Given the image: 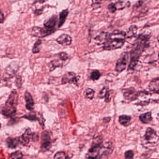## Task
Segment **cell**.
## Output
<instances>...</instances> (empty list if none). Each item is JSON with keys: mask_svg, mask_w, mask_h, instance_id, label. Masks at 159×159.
<instances>
[{"mask_svg": "<svg viewBox=\"0 0 159 159\" xmlns=\"http://www.w3.org/2000/svg\"><path fill=\"white\" fill-rule=\"evenodd\" d=\"M68 58V55L65 52H62L56 54L55 59L51 61L49 64L50 71H53L57 68L63 66Z\"/></svg>", "mask_w": 159, "mask_h": 159, "instance_id": "5", "label": "cell"}, {"mask_svg": "<svg viewBox=\"0 0 159 159\" xmlns=\"http://www.w3.org/2000/svg\"><path fill=\"white\" fill-rule=\"evenodd\" d=\"M131 117L130 116H126V115H122L119 117V123L125 127L128 126L130 123Z\"/></svg>", "mask_w": 159, "mask_h": 159, "instance_id": "23", "label": "cell"}, {"mask_svg": "<svg viewBox=\"0 0 159 159\" xmlns=\"http://www.w3.org/2000/svg\"><path fill=\"white\" fill-rule=\"evenodd\" d=\"M25 99L26 102V108L28 110H32L34 108V102L31 94L27 91L25 94Z\"/></svg>", "mask_w": 159, "mask_h": 159, "instance_id": "15", "label": "cell"}, {"mask_svg": "<svg viewBox=\"0 0 159 159\" xmlns=\"http://www.w3.org/2000/svg\"><path fill=\"white\" fill-rule=\"evenodd\" d=\"M119 1H124V0H119Z\"/></svg>", "mask_w": 159, "mask_h": 159, "instance_id": "40", "label": "cell"}, {"mask_svg": "<svg viewBox=\"0 0 159 159\" xmlns=\"http://www.w3.org/2000/svg\"><path fill=\"white\" fill-rule=\"evenodd\" d=\"M41 149L43 151H46L51 146V141L48 131L43 132L41 136Z\"/></svg>", "mask_w": 159, "mask_h": 159, "instance_id": "9", "label": "cell"}, {"mask_svg": "<svg viewBox=\"0 0 159 159\" xmlns=\"http://www.w3.org/2000/svg\"><path fill=\"white\" fill-rule=\"evenodd\" d=\"M18 94L16 90H13L6 101L3 107L2 113L6 116L10 117L14 115L17 111Z\"/></svg>", "mask_w": 159, "mask_h": 159, "instance_id": "3", "label": "cell"}, {"mask_svg": "<svg viewBox=\"0 0 159 159\" xmlns=\"http://www.w3.org/2000/svg\"><path fill=\"white\" fill-rule=\"evenodd\" d=\"M108 92V88L106 87H104L99 92V94H98V97L100 99L104 98L107 95Z\"/></svg>", "mask_w": 159, "mask_h": 159, "instance_id": "29", "label": "cell"}, {"mask_svg": "<svg viewBox=\"0 0 159 159\" xmlns=\"http://www.w3.org/2000/svg\"><path fill=\"white\" fill-rule=\"evenodd\" d=\"M144 138L147 142L154 144L157 142L159 140V137L156 134V131L153 128H149L146 129Z\"/></svg>", "mask_w": 159, "mask_h": 159, "instance_id": "11", "label": "cell"}, {"mask_svg": "<svg viewBox=\"0 0 159 159\" xmlns=\"http://www.w3.org/2000/svg\"><path fill=\"white\" fill-rule=\"evenodd\" d=\"M84 94L85 97L89 100H93L94 96V90L91 88H87L85 91Z\"/></svg>", "mask_w": 159, "mask_h": 159, "instance_id": "25", "label": "cell"}, {"mask_svg": "<svg viewBox=\"0 0 159 159\" xmlns=\"http://www.w3.org/2000/svg\"><path fill=\"white\" fill-rule=\"evenodd\" d=\"M139 94L134 88H128L126 89L124 93V96L125 99L129 101H134L136 100L139 96Z\"/></svg>", "mask_w": 159, "mask_h": 159, "instance_id": "14", "label": "cell"}, {"mask_svg": "<svg viewBox=\"0 0 159 159\" xmlns=\"http://www.w3.org/2000/svg\"><path fill=\"white\" fill-rule=\"evenodd\" d=\"M103 0H92V7L94 9H97L100 7Z\"/></svg>", "mask_w": 159, "mask_h": 159, "instance_id": "31", "label": "cell"}, {"mask_svg": "<svg viewBox=\"0 0 159 159\" xmlns=\"http://www.w3.org/2000/svg\"><path fill=\"white\" fill-rule=\"evenodd\" d=\"M158 56H159V54H158Z\"/></svg>", "mask_w": 159, "mask_h": 159, "instance_id": "42", "label": "cell"}, {"mask_svg": "<svg viewBox=\"0 0 159 159\" xmlns=\"http://www.w3.org/2000/svg\"><path fill=\"white\" fill-rule=\"evenodd\" d=\"M139 119L142 123L144 124H148L150 123L152 120L151 113L147 112L142 114L139 117Z\"/></svg>", "mask_w": 159, "mask_h": 159, "instance_id": "20", "label": "cell"}, {"mask_svg": "<svg viewBox=\"0 0 159 159\" xmlns=\"http://www.w3.org/2000/svg\"><path fill=\"white\" fill-rule=\"evenodd\" d=\"M126 38L125 32L115 30L111 34H109L108 38L103 45V48L105 50L120 49L124 45Z\"/></svg>", "mask_w": 159, "mask_h": 159, "instance_id": "2", "label": "cell"}, {"mask_svg": "<svg viewBox=\"0 0 159 159\" xmlns=\"http://www.w3.org/2000/svg\"><path fill=\"white\" fill-rule=\"evenodd\" d=\"M157 40H158V42L159 43V35H158V37H157Z\"/></svg>", "mask_w": 159, "mask_h": 159, "instance_id": "39", "label": "cell"}, {"mask_svg": "<svg viewBox=\"0 0 159 159\" xmlns=\"http://www.w3.org/2000/svg\"><path fill=\"white\" fill-rule=\"evenodd\" d=\"M142 1H139L136 4L134 5V7H136H136L137 8H138V7L141 6V5L142 4Z\"/></svg>", "mask_w": 159, "mask_h": 159, "instance_id": "35", "label": "cell"}, {"mask_svg": "<svg viewBox=\"0 0 159 159\" xmlns=\"http://www.w3.org/2000/svg\"><path fill=\"white\" fill-rule=\"evenodd\" d=\"M11 67H12L11 65H9V67L6 68L5 73H4V74H3V77H4L5 79L11 78L13 77L14 75H15V71H14L13 68L11 69Z\"/></svg>", "mask_w": 159, "mask_h": 159, "instance_id": "24", "label": "cell"}, {"mask_svg": "<svg viewBox=\"0 0 159 159\" xmlns=\"http://www.w3.org/2000/svg\"><path fill=\"white\" fill-rule=\"evenodd\" d=\"M138 28L136 26L132 25L129 28L128 30L126 33V38H131L136 35Z\"/></svg>", "mask_w": 159, "mask_h": 159, "instance_id": "21", "label": "cell"}, {"mask_svg": "<svg viewBox=\"0 0 159 159\" xmlns=\"http://www.w3.org/2000/svg\"><path fill=\"white\" fill-rule=\"evenodd\" d=\"M128 59V53L127 52L123 53L116 63L115 70L118 73H120L124 71L127 66Z\"/></svg>", "mask_w": 159, "mask_h": 159, "instance_id": "8", "label": "cell"}, {"mask_svg": "<svg viewBox=\"0 0 159 159\" xmlns=\"http://www.w3.org/2000/svg\"><path fill=\"white\" fill-rule=\"evenodd\" d=\"M55 31L53 29H50L46 28L34 27L30 29V34L34 37L43 38L50 35Z\"/></svg>", "mask_w": 159, "mask_h": 159, "instance_id": "6", "label": "cell"}, {"mask_svg": "<svg viewBox=\"0 0 159 159\" xmlns=\"http://www.w3.org/2000/svg\"><path fill=\"white\" fill-rule=\"evenodd\" d=\"M0 18H1V24H2L4 20V15H3L2 11H1V15H0Z\"/></svg>", "mask_w": 159, "mask_h": 159, "instance_id": "37", "label": "cell"}, {"mask_svg": "<svg viewBox=\"0 0 159 159\" xmlns=\"http://www.w3.org/2000/svg\"><path fill=\"white\" fill-rule=\"evenodd\" d=\"M111 118L110 117H105L104 118L103 120L104 122H105V123H107V122H109Z\"/></svg>", "mask_w": 159, "mask_h": 159, "instance_id": "38", "label": "cell"}, {"mask_svg": "<svg viewBox=\"0 0 159 159\" xmlns=\"http://www.w3.org/2000/svg\"><path fill=\"white\" fill-rule=\"evenodd\" d=\"M149 88L151 91L159 94V77L153 80L149 85Z\"/></svg>", "mask_w": 159, "mask_h": 159, "instance_id": "17", "label": "cell"}, {"mask_svg": "<svg viewBox=\"0 0 159 159\" xmlns=\"http://www.w3.org/2000/svg\"><path fill=\"white\" fill-rule=\"evenodd\" d=\"M6 143L8 147L11 149H15L18 146L20 143L19 138H8L6 140Z\"/></svg>", "mask_w": 159, "mask_h": 159, "instance_id": "19", "label": "cell"}, {"mask_svg": "<svg viewBox=\"0 0 159 159\" xmlns=\"http://www.w3.org/2000/svg\"><path fill=\"white\" fill-rule=\"evenodd\" d=\"M150 39V36L148 35L140 34L138 35L133 44L130 52L131 60L128 69L133 70L134 69L138 63L140 56L148 46Z\"/></svg>", "mask_w": 159, "mask_h": 159, "instance_id": "1", "label": "cell"}, {"mask_svg": "<svg viewBox=\"0 0 159 159\" xmlns=\"http://www.w3.org/2000/svg\"><path fill=\"white\" fill-rule=\"evenodd\" d=\"M108 33L107 32H101L100 35L95 38V40L98 45H103L104 42L107 40L109 35Z\"/></svg>", "mask_w": 159, "mask_h": 159, "instance_id": "18", "label": "cell"}, {"mask_svg": "<svg viewBox=\"0 0 159 159\" xmlns=\"http://www.w3.org/2000/svg\"><path fill=\"white\" fill-rule=\"evenodd\" d=\"M57 20H58L57 16L54 15L47 20H45L44 25V27L48 28V29L55 30L54 28L57 24Z\"/></svg>", "mask_w": 159, "mask_h": 159, "instance_id": "16", "label": "cell"}, {"mask_svg": "<svg viewBox=\"0 0 159 159\" xmlns=\"http://www.w3.org/2000/svg\"></svg>", "mask_w": 159, "mask_h": 159, "instance_id": "43", "label": "cell"}, {"mask_svg": "<svg viewBox=\"0 0 159 159\" xmlns=\"http://www.w3.org/2000/svg\"><path fill=\"white\" fill-rule=\"evenodd\" d=\"M78 77L76 75L75 73L72 72H68L66 73L63 75L62 78L61 82L62 84H74L78 85Z\"/></svg>", "mask_w": 159, "mask_h": 159, "instance_id": "10", "label": "cell"}, {"mask_svg": "<svg viewBox=\"0 0 159 159\" xmlns=\"http://www.w3.org/2000/svg\"><path fill=\"white\" fill-rule=\"evenodd\" d=\"M54 159H67V157L65 152H58L54 155Z\"/></svg>", "mask_w": 159, "mask_h": 159, "instance_id": "30", "label": "cell"}, {"mask_svg": "<svg viewBox=\"0 0 159 159\" xmlns=\"http://www.w3.org/2000/svg\"><path fill=\"white\" fill-rule=\"evenodd\" d=\"M23 157V153L19 151H17L11 154V158L12 159H22Z\"/></svg>", "mask_w": 159, "mask_h": 159, "instance_id": "28", "label": "cell"}, {"mask_svg": "<svg viewBox=\"0 0 159 159\" xmlns=\"http://www.w3.org/2000/svg\"><path fill=\"white\" fill-rule=\"evenodd\" d=\"M101 145V138L97 137L93 142L92 146L86 154V159H99L100 150Z\"/></svg>", "mask_w": 159, "mask_h": 159, "instance_id": "4", "label": "cell"}, {"mask_svg": "<svg viewBox=\"0 0 159 159\" xmlns=\"http://www.w3.org/2000/svg\"><path fill=\"white\" fill-rule=\"evenodd\" d=\"M101 76V74L98 70H94L92 72L91 75V78L93 81H97Z\"/></svg>", "mask_w": 159, "mask_h": 159, "instance_id": "27", "label": "cell"}, {"mask_svg": "<svg viewBox=\"0 0 159 159\" xmlns=\"http://www.w3.org/2000/svg\"><path fill=\"white\" fill-rule=\"evenodd\" d=\"M134 156V152L132 150L127 151L125 152V157L126 159H132Z\"/></svg>", "mask_w": 159, "mask_h": 159, "instance_id": "32", "label": "cell"}, {"mask_svg": "<svg viewBox=\"0 0 159 159\" xmlns=\"http://www.w3.org/2000/svg\"><path fill=\"white\" fill-rule=\"evenodd\" d=\"M57 43L62 46H67L70 45L72 43V38L68 35L62 34L59 36L57 40Z\"/></svg>", "mask_w": 159, "mask_h": 159, "instance_id": "13", "label": "cell"}, {"mask_svg": "<svg viewBox=\"0 0 159 159\" xmlns=\"http://www.w3.org/2000/svg\"><path fill=\"white\" fill-rule=\"evenodd\" d=\"M113 151L112 144L111 142L105 143L102 145L100 150L99 159H107Z\"/></svg>", "mask_w": 159, "mask_h": 159, "instance_id": "7", "label": "cell"}, {"mask_svg": "<svg viewBox=\"0 0 159 159\" xmlns=\"http://www.w3.org/2000/svg\"><path fill=\"white\" fill-rule=\"evenodd\" d=\"M23 117L25 118L30 120H37V119L36 118V116L35 114H31V113H29L28 115H25Z\"/></svg>", "mask_w": 159, "mask_h": 159, "instance_id": "34", "label": "cell"}, {"mask_svg": "<svg viewBox=\"0 0 159 159\" xmlns=\"http://www.w3.org/2000/svg\"><path fill=\"white\" fill-rule=\"evenodd\" d=\"M42 44V41L40 40H38L34 45L32 51L33 54L38 53L40 51V46Z\"/></svg>", "mask_w": 159, "mask_h": 159, "instance_id": "26", "label": "cell"}, {"mask_svg": "<svg viewBox=\"0 0 159 159\" xmlns=\"http://www.w3.org/2000/svg\"><path fill=\"white\" fill-rule=\"evenodd\" d=\"M68 9L63 10L59 14V28H60L65 23L67 17L68 15Z\"/></svg>", "mask_w": 159, "mask_h": 159, "instance_id": "22", "label": "cell"}, {"mask_svg": "<svg viewBox=\"0 0 159 159\" xmlns=\"http://www.w3.org/2000/svg\"><path fill=\"white\" fill-rule=\"evenodd\" d=\"M43 10L40 9H37L35 11V14H36V15H39L42 14Z\"/></svg>", "mask_w": 159, "mask_h": 159, "instance_id": "36", "label": "cell"}, {"mask_svg": "<svg viewBox=\"0 0 159 159\" xmlns=\"http://www.w3.org/2000/svg\"><path fill=\"white\" fill-rule=\"evenodd\" d=\"M108 9L109 11L111 13H114L116 12V10L117 9L116 8L115 4L113 3H110L108 6Z\"/></svg>", "mask_w": 159, "mask_h": 159, "instance_id": "33", "label": "cell"}, {"mask_svg": "<svg viewBox=\"0 0 159 159\" xmlns=\"http://www.w3.org/2000/svg\"><path fill=\"white\" fill-rule=\"evenodd\" d=\"M158 116L159 117V113H158Z\"/></svg>", "mask_w": 159, "mask_h": 159, "instance_id": "41", "label": "cell"}, {"mask_svg": "<svg viewBox=\"0 0 159 159\" xmlns=\"http://www.w3.org/2000/svg\"><path fill=\"white\" fill-rule=\"evenodd\" d=\"M34 134L31 132L30 129H28L19 138L20 143L24 145H27L30 142V140L34 138Z\"/></svg>", "mask_w": 159, "mask_h": 159, "instance_id": "12", "label": "cell"}]
</instances>
